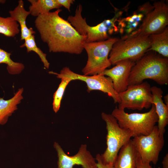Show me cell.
Instances as JSON below:
<instances>
[{
    "instance_id": "obj_1",
    "label": "cell",
    "mask_w": 168,
    "mask_h": 168,
    "mask_svg": "<svg viewBox=\"0 0 168 168\" xmlns=\"http://www.w3.org/2000/svg\"><path fill=\"white\" fill-rule=\"evenodd\" d=\"M61 11L59 8L39 15L35 21V27L50 52L80 54L86 38L80 35L67 20L59 16Z\"/></svg>"
},
{
    "instance_id": "obj_2",
    "label": "cell",
    "mask_w": 168,
    "mask_h": 168,
    "mask_svg": "<svg viewBox=\"0 0 168 168\" xmlns=\"http://www.w3.org/2000/svg\"><path fill=\"white\" fill-rule=\"evenodd\" d=\"M146 79L160 85H168V58L151 53L136 61L130 72L128 86L140 84Z\"/></svg>"
},
{
    "instance_id": "obj_3",
    "label": "cell",
    "mask_w": 168,
    "mask_h": 168,
    "mask_svg": "<svg viewBox=\"0 0 168 168\" xmlns=\"http://www.w3.org/2000/svg\"><path fill=\"white\" fill-rule=\"evenodd\" d=\"M151 44L149 36L133 34L118 39L114 44L109 55L111 65L129 59L136 62L147 51Z\"/></svg>"
},
{
    "instance_id": "obj_4",
    "label": "cell",
    "mask_w": 168,
    "mask_h": 168,
    "mask_svg": "<svg viewBox=\"0 0 168 168\" xmlns=\"http://www.w3.org/2000/svg\"><path fill=\"white\" fill-rule=\"evenodd\" d=\"M102 119L106 124L107 148L100 154L103 163L114 165L121 148L133 137L130 130L121 128L116 119L111 114L102 112Z\"/></svg>"
},
{
    "instance_id": "obj_5",
    "label": "cell",
    "mask_w": 168,
    "mask_h": 168,
    "mask_svg": "<svg viewBox=\"0 0 168 168\" xmlns=\"http://www.w3.org/2000/svg\"><path fill=\"white\" fill-rule=\"evenodd\" d=\"M82 8L79 4L77 7L74 16H69L67 21L80 35L86 38V43L105 40L110 37L109 35L112 34L117 28L115 25V22L120 12L111 19L104 21L94 26L89 25L82 15Z\"/></svg>"
},
{
    "instance_id": "obj_6",
    "label": "cell",
    "mask_w": 168,
    "mask_h": 168,
    "mask_svg": "<svg viewBox=\"0 0 168 168\" xmlns=\"http://www.w3.org/2000/svg\"><path fill=\"white\" fill-rule=\"evenodd\" d=\"M151 106L147 112L130 114L126 112L124 110L116 108L111 114L116 119L120 127L132 132L133 137L146 135L152 131L158 120L155 106L152 104Z\"/></svg>"
},
{
    "instance_id": "obj_7",
    "label": "cell",
    "mask_w": 168,
    "mask_h": 168,
    "mask_svg": "<svg viewBox=\"0 0 168 168\" xmlns=\"http://www.w3.org/2000/svg\"><path fill=\"white\" fill-rule=\"evenodd\" d=\"M116 38L104 41L85 43L83 48L87 54L88 59L82 72L86 76L102 74L111 65L109 58L114 44L118 40Z\"/></svg>"
},
{
    "instance_id": "obj_8",
    "label": "cell",
    "mask_w": 168,
    "mask_h": 168,
    "mask_svg": "<svg viewBox=\"0 0 168 168\" xmlns=\"http://www.w3.org/2000/svg\"><path fill=\"white\" fill-rule=\"evenodd\" d=\"M132 140L142 162L156 164L165 143L164 136L160 134L157 126L149 134L135 136Z\"/></svg>"
},
{
    "instance_id": "obj_9",
    "label": "cell",
    "mask_w": 168,
    "mask_h": 168,
    "mask_svg": "<svg viewBox=\"0 0 168 168\" xmlns=\"http://www.w3.org/2000/svg\"><path fill=\"white\" fill-rule=\"evenodd\" d=\"M119 95L120 102L118 108L119 109L141 110L149 108L153 104L151 87L147 82L129 86Z\"/></svg>"
},
{
    "instance_id": "obj_10",
    "label": "cell",
    "mask_w": 168,
    "mask_h": 168,
    "mask_svg": "<svg viewBox=\"0 0 168 168\" xmlns=\"http://www.w3.org/2000/svg\"><path fill=\"white\" fill-rule=\"evenodd\" d=\"M50 74H54L59 78L61 77H67L72 78L73 80H78L84 82L86 84L88 92L93 90H99L111 97L114 103L119 104L120 102L119 94L114 89L111 79L102 74L91 76H86L76 73L67 67L63 68L59 73L50 71Z\"/></svg>"
},
{
    "instance_id": "obj_11",
    "label": "cell",
    "mask_w": 168,
    "mask_h": 168,
    "mask_svg": "<svg viewBox=\"0 0 168 168\" xmlns=\"http://www.w3.org/2000/svg\"><path fill=\"white\" fill-rule=\"evenodd\" d=\"M153 10L147 14L138 30L133 34L144 36L159 33L168 24V6L165 1L155 2Z\"/></svg>"
},
{
    "instance_id": "obj_12",
    "label": "cell",
    "mask_w": 168,
    "mask_h": 168,
    "mask_svg": "<svg viewBox=\"0 0 168 168\" xmlns=\"http://www.w3.org/2000/svg\"><path fill=\"white\" fill-rule=\"evenodd\" d=\"M54 147L58 154V168H73L75 165H81L83 168H98L96 159L87 150L86 144H82L77 153L73 156L66 154L56 142Z\"/></svg>"
},
{
    "instance_id": "obj_13",
    "label": "cell",
    "mask_w": 168,
    "mask_h": 168,
    "mask_svg": "<svg viewBox=\"0 0 168 168\" xmlns=\"http://www.w3.org/2000/svg\"><path fill=\"white\" fill-rule=\"evenodd\" d=\"M135 63L130 59L122 60L112 68L106 69L102 74L111 79L114 89L119 94L127 89L130 72Z\"/></svg>"
},
{
    "instance_id": "obj_14",
    "label": "cell",
    "mask_w": 168,
    "mask_h": 168,
    "mask_svg": "<svg viewBox=\"0 0 168 168\" xmlns=\"http://www.w3.org/2000/svg\"><path fill=\"white\" fill-rule=\"evenodd\" d=\"M153 104L155 107L158 120L157 126L160 134L164 136L165 128L168 124V106L162 99L163 91L161 88L154 86L151 87Z\"/></svg>"
},
{
    "instance_id": "obj_15",
    "label": "cell",
    "mask_w": 168,
    "mask_h": 168,
    "mask_svg": "<svg viewBox=\"0 0 168 168\" xmlns=\"http://www.w3.org/2000/svg\"><path fill=\"white\" fill-rule=\"evenodd\" d=\"M138 156L131 139L120 149L114 167V168H137Z\"/></svg>"
},
{
    "instance_id": "obj_16",
    "label": "cell",
    "mask_w": 168,
    "mask_h": 168,
    "mask_svg": "<svg viewBox=\"0 0 168 168\" xmlns=\"http://www.w3.org/2000/svg\"><path fill=\"white\" fill-rule=\"evenodd\" d=\"M9 12L10 17L19 24L21 30V40H25L35 33L32 28H28L26 26V20L30 12L25 9L23 0H19L17 6L14 9L9 11Z\"/></svg>"
},
{
    "instance_id": "obj_17",
    "label": "cell",
    "mask_w": 168,
    "mask_h": 168,
    "mask_svg": "<svg viewBox=\"0 0 168 168\" xmlns=\"http://www.w3.org/2000/svg\"><path fill=\"white\" fill-rule=\"evenodd\" d=\"M23 88L19 89L13 97L8 100L0 98V125H4L9 117L17 109V105L23 99Z\"/></svg>"
},
{
    "instance_id": "obj_18",
    "label": "cell",
    "mask_w": 168,
    "mask_h": 168,
    "mask_svg": "<svg viewBox=\"0 0 168 168\" xmlns=\"http://www.w3.org/2000/svg\"><path fill=\"white\" fill-rule=\"evenodd\" d=\"M151 40L150 47L147 51H155L162 56L168 57V28L162 31L149 35Z\"/></svg>"
},
{
    "instance_id": "obj_19",
    "label": "cell",
    "mask_w": 168,
    "mask_h": 168,
    "mask_svg": "<svg viewBox=\"0 0 168 168\" xmlns=\"http://www.w3.org/2000/svg\"><path fill=\"white\" fill-rule=\"evenodd\" d=\"M31 5L29 7L30 14L34 16H38L50 12L54 9H59L62 6L57 0H29Z\"/></svg>"
},
{
    "instance_id": "obj_20",
    "label": "cell",
    "mask_w": 168,
    "mask_h": 168,
    "mask_svg": "<svg viewBox=\"0 0 168 168\" xmlns=\"http://www.w3.org/2000/svg\"><path fill=\"white\" fill-rule=\"evenodd\" d=\"M11 54L0 48V64H7V69L8 73L12 75L20 73L25 68L21 63L16 62L11 58Z\"/></svg>"
},
{
    "instance_id": "obj_21",
    "label": "cell",
    "mask_w": 168,
    "mask_h": 168,
    "mask_svg": "<svg viewBox=\"0 0 168 168\" xmlns=\"http://www.w3.org/2000/svg\"><path fill=\"white\" fill-rule=\"evenodd\" d=\"M19 25L10 16L3 17L0 16V33L6 36L14 37L19 34Z\"/></svg>"
},
{
    "instance_id": "obj_22",
    "label": "cell",
    "mask_w": 168,
    "mask_h": 168,
    "mask_svg": "<svg viewBox=\"0 0 168 168\" xmlns=\"http://www.w3.org/2000/svg\"><path fill=\"white\" fill-rule=\"evenodd\" d=\"M24 40V43L21 45L20 47H26L28 53L32 51L36 53L39 56L44 67L46 68L49 69L50 64L46 58V54L44 53L37 46L34 35H33Z\"/></svg>"
},
{
    "instance_id": "obj_23",
    "label": "cell",
    "mask_w": 168,
    "mask_h": 168,
    "mask_svg": "<svg viewBox=\"0 0 168 168\" xmlns=\"http://www.w3.org/2000/svg\"><path fill=\"white\" fill-rule=\"evenodd\" d=\"M59 78L61 79V82L53 95V109L55 113H57L60 109L61 101L67 85L71 81L73 80L72 78L67 77H61Z\"/></svg>"
},
{
    "instance_id": "obj_24",
    "label": "cell",
    "mask_w": 168,
    "mask_h": 168,
    "mask_svg": "<svg viewBox=\"0 0 168 168\" xmlns=\"http://www.w3.org/2000/svg\"><path fill=\"white\" fill-rule=\"evenodd\" d=\"M154 8L153 5H151L149 2H147L140 6L138 8L139 11L141 12L145 15L152 11Z\"/></svg>"
},
{
    "instance_id": "obj_25",
    "label": "cell",
    "mask_w": 168,
    "mask_h": 168,
    "mask_svg": "<svg viewBox=\"0 0 168 168\" xmlns=\"http://www.w3.org/2000/svg\"><path fill=\"white\" fill-rule=\"evenodd\" d=\"M95 159L97 161L98 168H114L113 165L103 163L101 159L100 154H98L96 155Z\"/></svg>"
},
{
    "instance_id": "obj_26",
    "label": "cell",
    "mask_w": 168,
    "mask_h": 168,
    "mask_svg": "<svg viewBox=\"0 0 168 168\" xmlns=\"http://www.w3.org/2000/svg\"><path fill=\"white\" fill-rule=\"evenodd\" d=\"M57 2L62 7L63 6L68 11H70V7L71 4L73 3L74 0H57Z\"/></svg>"
},
{
    "instance_id": "obj_27",
    "label": "cell",
    "mask_w": 168,
    "mask_h": 168,
    "mask_svg": "<svg viewBox=\"0 0 168 168\" xmlns=\"http://www.w3.org/2000/svg\"><path fill=\"white\" fill-rule=\"evenodd\" d=\"M137 168H154L149 163H144L142 161L140 156L138 154L137 160Z\"/></svg>"
},
{
    "instance_id": "obj_28",
    "label": "cell",
    "mask_w": 168,
    "mask_h": 168,
    "mask_svg": "<svg viewBox=\"0 0 168 168\" xmlns=\"http://www.w3.org/2000/svg\"><path fill=\"white\" fill-rule=\"evenodd\" d=\"M163 168H168V154H166L164 157L162 161Z\"/></svg>"
},
{
    "instance_id": "obj_29",
    "label": "cell",
    "mask_w": 168,
    "mask_h": 168,
    "mask_svg": "<svg viewBox=\"0 0 168 168\" xmlns=\"http://www.w3.org/2000/svg\"><path fill=\"white\" fill-rule=\"evenodd\" d=\"M164 101L165 104L167 106H168V95L166 94L164 97Z\"/></svg>"
},
{
    "instance_id": "obj_30",
    "label": "cell",
    "mask_w": 168,
    "mask_h": 168,
    "mask_svg": "<svg viewBox=\"0 0 168 168\" xmlns=\"http://www.w3.org/2000/svg\"><path fill=\"white\" fill-rule=\"evenodd\" d=\"M6 1L5 0H0V3L4 4L6 2Z\"/></svg>"
}]
</instances>
